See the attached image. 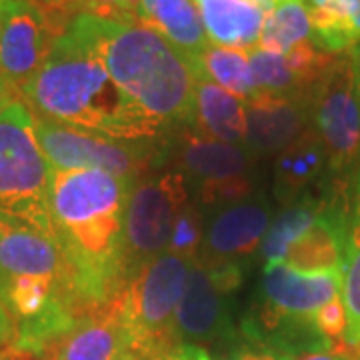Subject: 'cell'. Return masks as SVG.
<instances>
[{
	"label": "cell",
	"mask_w": 360,
	"mask_h": 360,
	"mask_svg": "<svg viewBox=\"0 0 360 360\" xmlns=\"http://www.w3.org/2000/svg\"><path fill=\"white\" fill-rule=\"evenodd\" d=\"M98 56L115 84L162 127L196 124L198 77L193 60L139 20L80 13L66 25Z\"/></svg>",
	"instance_id": "6da1fadb"
},
{
	"label": "cell",
	"mask_w": 360,
	"mask_h": 360,
	"mask_svg": "<svg viewBox=\"0 0 360 360\" xmlns=\"http://www.w3.org/2000/svg\"><path fill=\"white\" fill-rule=\"evenodd\" d=\"M20 96L39 118L116 141H155L167 129L132 103L98 56L66 28Z\"/></svg>",
	"instance_id": "7a4b0ae2"
},
{
	"label": "cell",
	"mask_w": 360,
	"mask_h": 360,
	"mask_svg": "<svg viewBox=\"0 0 360 360\" xmlns=\"http://www.w3.org/2000/svg\"><path fill=\"white\" fill-rule=\"evenodd\" d=\"M51 179V162L37 139V118L22 98H14L0 112V214L52 232Z\"/></svg>",
	"instance_id": "3957f363"
},
{
	"label": "cell",
	"mask_w": 360,
	"mask_h": 360,
	"mask_svg": "<svg viewBox=\"0 0 360 360\" xmlns=\"http://www.w3.org/2000/svg\"><path fill=\"white\" fill-rule=\"evenodd\" d=\"M193 260L165 252L127 284L118 309L130 335V352L160 360L180 342L174 335V314L188 283Z\"/></svg>",
	"instance_id": "277c9868"
},
{
	"label": "cell",
	"mask_w": 360,
	"mask_h": 360,
	"mask_svg": "<svg viewBox=\"0 0 360 360\" xmlns=\"http://www.w3.org/2000/svg\"><path fill=\"white\" fill-rule=\"evenodd\" d=\"M188 196L186 176L179 168L134 180L122 229V266L129 283L167 252L176 217L191 202Z\"/></svg>",
	"instance_id": "5b68a950"
},
{
	"label": "cell",
	"mask_w": 360,
	"mask_h": 360,
	"mask_svg": "<svg viewBox=\"0 0 360 360\" xmlns=\"http://www.w3.org/2000/svg\"><path fill=\"white\" fill-rule=\"evenodd\" d=\"M262 304L240 324V333L269 338L284 324L314 321V314L342 295V270L300 272L284 262H269L262 270Z\"/></svg>",
	"instance_id": "8992f818"
},
{
	"label": "cell",
	"mask_w": 360,
	"mask_h": 360,
	"mask_svg": "<svg viewBox=\"0 0 360 360\" xmlns=\"http://www.w3.org/2000/svg\"><path fill=\"white\" fill-rule=\"evenodd\" d=\"M34 118L37 139L52 170L98 168L120 179L139 180L158 158L150 141H116L49 118Z\"/></svg>",
	"instance_id": "52a82bcc"
},
{
	"label": "cell",
	"mask_w": 360,
	"mask_h": 360,
	"mask_svg": "<svg viewBox=\"0 0 360 360\" xmlns=\"http://www.w3.org/2000/svg\"><path fill=\"white\" fill-rule=\"evenodd\" d=\"M359 60L335 58L310 90V120L333 170L360 160Z\"/></svg>",
	"instance_id": "ba28073f"
},
{
	"label": "cell",
	"mask_w": 360,
	"mask_h": 360,
	"mask_svg": "<svg viewBox=\"0 0 360 360\" xmlns=\"http://www.w3.org/2000/svg\"><path fill=\"white\" fill-rule=\"evenodd\" d=\"M240 281L243 264H208L194 258L174 314V335L180 345L222 347L238 335L231 321L229 296Z\"/></svg>",
	"instance_id": "9c48e42d"
},
{
	"label": "cell",
	"mask_w": 360,
	"mask_h": 360,
	"mask_svg": "<svg viewBox=\"0 0 360 360\" xmlns=\"http://www.w3.org/2000/svg\"><path fill=\"white\" fill-rule=\"evenodd\" d=\"M176 165L196 182L205 205H234L252 193V153L245 146L191 130L180 139Z\"/></svg>",
	"instance_id": "30bf717a"
},
{
	"label": "cell",
	"mask_w": 360,
	"mask_h": 360,
	"mask_svg": "<svg viewBox=\"0 0 360 360\" xmlns=\"http://www.w3.org/2000/svg\"><path fill=\"white\" fill-rule=\"evenodd\" d=\"M65 28L37 0L0 2V72L18 96Z\"/></svg>",
	"instance_id": "8fae6325"
},
{
	"label": "cell",
	"mask_w": 360,
	"mask_h": 360,
	"mask_svg": "<svg viewBox=\"0 0 360 360\" xmlns=\"http://www.w3.org/2000/svg\"><path fill=\"white\" fill-rule=\"evenodd\" d=\"M65 257L52 232L0 214V295L22 276L63 281Z\"/></svg>",
	"instance_id": "7c38bea8"
},
{
	"label": "cell",
	"mask_w": 360,
	"mask_h": 360,
	"mask_svg": "<svg viewBox=\"0 0 360 360\" xmlns=\"http://www.w3.org/2000/svg\"><path fill=\"white\" fill-rule=\"evenodd\" d=\"M245 148L252 155L283 153L310 129V92L298 96L258 94L245 103Z\"/></svg>",
	"instance_id": "4fadbf2b"
},
{
	"label": "cell",
	"mask_w": 360,
	"mask_h": 360,
	"mask_svg": "<svg viewBox=\"0 0 360 360\" xmlns=\"http://www.w3.org/2000/svg\"><path fill=\"white\" fill-rule=\"evenodd\" d=\"M269 226L270 212L262 202H234L210 220L198 260L208 264H240L260 250Z\"/></svg>",
	"instance_id": "5bb4252c"
},
{
	"label": "cell",
	"mask_w": 360,
	"mask_h": 360,
	"mask_svg": "<svg viewBox=\"0 0 360 360\" xmlns=\"http://www.w3.org/2000/svg\"><path fill=\"white\" fill-rule=\"evenodd\" d=\"M130 352V335L122 322L118 298L80 319L44 360H118Z\"/></svg>",
	"instance_id": "9a60e30c"
},
{
	"label": "cell",
	"mask_w": 360,
	"mask_h": 360,
	"mask_svg": "<svg viewBox=\"0 0 360 360\" xmlns=\"http://www.w3.org/2000/svg\"><path fill=\"white\" fill-rule=\"evenodd\" d=\"M205 25L208 42L214 46L252 51L258 46L264 13L252 0H194Z\"/></svg>",
	"instance_id": "2e32d148"
},
{
	"label": "cell",
	"mask_w": 360,
	"mask_h": 360,
	"mask_svg": "<svg viewBox=\"0 0 360 360\" xmlns=\"http://www.w3.org/2000/svg\"><path fill=\"white\" fill-rule=\"evenodd\" d=\"M139 22L153 28L160 37L194 60L210 44L194 0H139Z\"/></svg>",
	"instance_id": "e0dca14e"
},
{
	"label": "cell",
	"mask_w": 360,
	"mask_h": 360,
	"mask_svg": "<svg viewBox=\"0 0 360 360\" xmlns=\"http://www.w3.org/2000/svg\"><path fill=\"white\" fill-rule=\"evenodd\" d=\"M198 130L217 141L245 144V101L210 80H198L196 86V124Z\"/></svg>",
	"instance_id": "ac0fdd59"
},
{
	"label": "cell",
	"mask_w": 360,
	"mask_h": 360,
	"mask_svg": "<svg viewBox=\"0 0 360 360\" xmlns=\"http://www.w3.org/2000/svg\"><path fill=\"white\" fill-rule=\"evenodd\" d=\"M250 78L258 94L298 96L309 94L319 78L295 54H274L262 49L248 51Z\"/></svg>",
	"instance_id": "d6986e66"
},
{
	"label": "cell",
	"mask_w": 360,
	"mask_h": 360,
	"mask_svg": "<svg viewBox=\"0 0 360 360\" xmlns=\"http://www.w3.org/2000/svg\"><path fill=\"white\" fill-rule=\"evenodd\" d=\"M342 304L347 312L345 342L360 348V184L354 180L350 188L348 208V238L342 262Z\"/></svg>",
	"instance_id": "ffe728a7"
},
{
	"label": "cell",
	"mask_w": 360,
	"mask_h": 360,
	"mask_svg": "<svg viewBox=\"0 0 360 360\" xmlns=\"http://www.w3.org/2000/svg\"><path fill=\"white\" fill-rule=\"evenodd\" d=\"M194 70L198 80L219 82V86L245 103L257 98V89L250 78L248 52L243 49L208 44L205 52L194 60Z\"/></svg>",
	"instance_id": "44dd1931"
},
{
	"label": "cell",
	"mask_w": 360,
	"mask_h": 360,
	"mask_svg": "<svg viewBox=\"0 0 360 360\" xmlns=\"http://www.w3.org/2000/svg\"><path fill=\"white\" fill-rule=\"evenodd\" d=\"M326 160V153L314 129H309L295 141L276 160V191L278 196H292L300 193L310 180L319 179Z\"/></svg>",
	"instance_id": "7402d4cb"
},
{
	"label": "cell",
	"mask_w": 360,
	"mask_h": 360,
	"mask_svg": "<svg viewBox=\"0 0 360 360\" xmlns=\"http://www.w3.org/2000/svg\"><path fill=\"white\" fill-rule=\"evenodd\" d=\"M312 37L309 8L304 0H278L264 18L258 49L274 54H288Z\"/></svg>",
	"instance_id": "603a6c76"
},
{
	"label": "cell",
	"mask_w": 360,
	"mask_h": 360,
	"mask_svg": "<svg viewBox=\"0 0 360 360\" xmlns=\"http://www.w3.org/2000/svg\"><path fill=\"white\" fill-rule=\"evenodd\" d=\"M324 206L326 200L304 198L284 208L276 219L270 220L269 231L260 245V257L264 258V262H283L288 246L309 231L314 220L321 217Z\"/></svg>",
	"instance_id": "cb8c5ba5"
},
{
	"label": "cell",
	"mask_w": 360,
	"mask_h": 360,
	"mask_svg": "<svg viewBox=\"0 0 360 360\" xmlns=\"http://www.w3.org/2000/svg\"><path fill=\"white\" fill-rule=\"evenodd\" d=\"M205 232L202 217H200L198 208L186 202L176 217L167 252L186 258V260L198 258L200 250H202V243H205Z\"/></svg>",
	"instance_id": "d4e9b609"
},
{
	"label": "cell",
	"mask_w": 360,
	"mask_h": 360,
	"mask_svg": "<svg viewBox=\"0 0 360 360\" xmlns=\"http://www.w3.org/2000/svg\"><path fill=\"white\" fill-rule=\"evenodd\" d=\"M210 360H296V354L281 347H274L266 340L243 335L238 328V335L226 345H222L217 356L210 354Z\"/></svg>",
	"instance_id": "484cf974"
},
{
	"label": "cell",
	"mask_w": 360,
	"mask_h": 360,
	"mask_svg": "<svg viewBox=\"0 0 360 360\" xmlns=\"http://www.w3.org/2000/svg\"><path fill=\"white\" fill-rule=\"evenodd\" d=\"M314 324L333 347H340L347 345L345 342V333H347V312H345V304L342 298L338 296L333 302H328L326 307H322L316 314H314Z\"/></svg>",
	"instance_id": "4316f807"
},
{
	"label": "cell",
	"mask_w": 360,
	"mask_h": 360,
	"mask_svg": "<svg viewBox=\"0 0 360 360\" xmlns=\"http://www.w3.org/2000/svg\"><path fill=\"white\" fill-rule=\"evenodd\" d=\"M296 360H360V348H350L348 345L330 348V350H316L307 352Z\"/></svg>",
	"instance_id": "83f0119b"
},
{
	"label": "cell",
	"mask_w": 360,
	"mask_h": 360,
	"mask_svg": "<svg viewBox=\"0 0 360 360\" xmlns=\"http://www.w3.org/2000/svg\"><path fill=\"white\" fill-rule=\"evenodd\" d=\"M160 360H210L206 348L194 347V345H179Z\"/></svg>",
	"instance_id": "f1b7e54d"
},
{
	"label": "cell",
	"mask_w": 360,
	"mask_h": 360,
	"mask_svg": "<svg viewBox=\"0 0 360 360\" xmlns=\"http://www.w3.org/2000/svg\"><path fill=\"white\" fill-rule=\"evenodd\" d=\"M14 336H16V326H14L13 316L8 314V310L4 309V304L0 302V350L13 347Z\"/></svg>",
	"instance_id": "f546056e"
},
{
	"label": "cell",
	"mask_w": 360,
	"mask_h": 360,
	"mask_svg": "<svg viewBox=\"0 0 360 360\" xmlns=\"http://www.w3.org/2000/svg\"><path fill=\"white\" fill-rule=\"evenodd\" d=\"M14 98H20V96L16 94V90L8 84V80L2 77V72H0V112L4 110L6 104L13 103Z\"/></svg>",
	"instance_id": "4dcf8cb0"
},
{
	"label": "cell",
	"mask_w": 360,
	"mask_h": 360,
	"mask_svg": "<svg viewBox=\"0 0 360 360\" xmlns=\"http://www.w3.org/2000/svg\"><path fill=\"white\" fill-rule=\"evenodd\" d=\"M0 360H30V359L8 347V348H4V350H0Z\"/></svg>",
	"instance_id": "1f68e13d"
},
{
	"label": "cell",
	"mask_w": 360,
	"mask_h": 360,
	"mask_svg": "<svg viewBox=\"0 0 360 360\" xmlns=\"http://www.w3.org/2000/svg\"><path fill=\"white\" fill-rule=\"evenodd\" d=\"M354 34H356V40H360V0L359 11H356V16H354Z\"/></svg>",
	"instance_id": "d6a6232c"
},
{
	"label": "cell",
	"mask_w": 360,
	"mask_h": 360,
	"mask_svg": "<svg viewBox=\"0 0 360 360\" xmlns=\"http://www.w3.org/2000/svg\"><path fill=\"white\" fill-rule=\"evenodd\" d=\"M118 360H146V359H142V356L134 354V352H127V354H122Z\"/></svg>",
	"instance_id": "836d02e7"
},
{
	"label": "cell",
	"mask_w": 360,
	"mask_h": 360,
	"mask_svg": "<svg viewBox=\"0 0 360 360\" xmlns=\"http://www.w3.org/2000/svg\"><path fill=\"white\" fill-rule=\"evenodd\" d=\"M356 60H359V78H356V84H359V94H360V56L356 54Z\"/></svg>",
	"instance_id": "e575fe53"
},
{
	"label": "cell",
	"mask_w": 360,
	"mask_h": 360,
	"mask_svg": "<svg viewBox=\"0 0 360 360\" xmlns=\"http://www.w3.org/2000/svg\"><path fill=\"white\" fill-rule=\"evenodd\" d=\"M0 2H2V0H0Z\"/></svg>",
	"instance_id": "d590c367"
}]
</instances>
